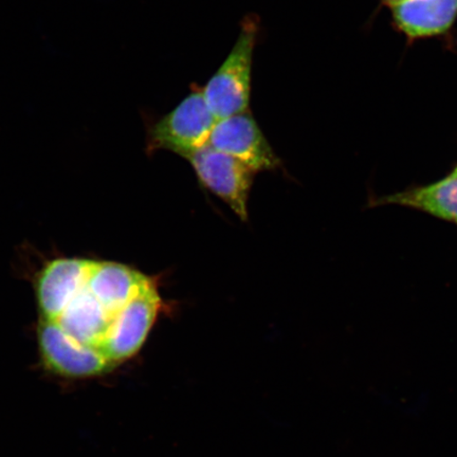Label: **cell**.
I'll return each instance as SVG.
<instances>
[{
  "label": "cell",
  "mask_w": 457,
  "mask_h": 457,
  "mask_svg": "<svg viewBox=\"0 0 457 457\" xmlns=\"http://www.w3.org/2000/svg\"><path fill=\"white\" fill-rule=\"evenodd\" d=\"M386 4L388 5V7H393L394 4H396L400 2H403V0H382Z\"/></svg>",
  "instance_id": "cell-12"
},
{
  "label": "cell",
  "mask_w": 457,
  "mask_h": 457,
  "mask_svg": "<svg viewBox=\"0 0 457 457\" xmlns=\"http://www.w3.org/2000/svg\"><path fill=\"white\" fill-rule=\"evenodd\" d=\"M112 318L90 293L86 284L57 319V323L82 345L98 347L104 340Z\"/></svg>",
  "instance_id": "cell-10"
},
{
  "label": "cell",
  "mask_w": 457,
  "mask_h": 457,
  "mask_svg": "<svg viewBox=\"0 0 457 457\" xmlns=\"http://www.w3.org/2000/svg\"><path fill=\"white\" fill-rule=\"evenodd\" d=\"M150 281L145 274L119 262L91 261L86 287L113 319Z\"/></svg>",
  "instance_id": "cell-8"
},
{
  "label": "cell",
  "mask_w": 457,
  "mask_h": 457,
  "mask_svg": "<svg viewBox=\"0 0 457 457\" xmlns=\"http://www.w3.org/2000/svg\"><path fill=\"white\" fill-rule=\"evenodd\" d=\"M37 342L45 369L62 378H93L113 368L98 347L74 340L55 321L41 319Z\"/></svg>",
  "instance_id": "cell-4"
},
{
  "label": "cell",
  "mask_w": 457,
  "mask_h": 457,
  "mask_svg": "<svg viewBox=\"0 0 457 457\" xmlns=\"http://www.w3.org/2000/svg\"><path fill=\"white\" fill-rule=\"evenodd\" d=\"M394 22L410 38L441 36L453 26L457 0H403L391 7Z\"/></svg>",
  "instance_id": "cell-9"
},
{
  "label": "cell",
  "mask_w": 457,
  "mask_h": 457,
  "mask_svg": "<svg viewBox=\"0 0 457 457\" xmlns=\"http://www.w3.org/2000/svg\"><path fill=\"white\" fill-rule=\"evenodd\" d=\"M216 122L203 90H194L148 129V147L151 151L167 150L187 158L209 145Z\"/></svg>",
  "instance_id": "cell-2"
},
{
  "label": "cell",
  "mask_w": 457,
  "mask_h": 457,
  "mask_svg": "<svg viewBox=\"0 0 457 457\" xmlns=\"http://www.w3.org/2000/svg\"><path fill=\"white\" fill-rule=\"evenodd\" d=\"M386 202L420 209L457 224V169L436 184L396 194Z\"/></svg>",
  "instance_id": "cell-11"
},
{
  "label": "cell",
  "mask_w": 457,
  "mask_h": 457,
  "mask_svg": "<svg viewBox=\"0 0 457 457\" xmlns=\"http://www.w3.org/2000/svg\"><path fill=\"white\" fill-rule=\"evenodd\" d=\"M209 145L255 171L278 168L279 159L248 112L219 120Z\"/></svg>",
  "instance_id": "cell-6"
},
{
  "label": "cell",
  "mask_w": 457,
  "mask_h": 457,
  "mask_svg": "<svg viewBox=\"0 0 457 457\" xmlns=\"http://www.w3.org/2000/svg\"><path fill=\"white\" fill-rule=\"evenodd\" d=\"M259 33V17L245 16L230 54L203 88L204 98L217 121L248 112L253 54Z\"/></svg>",
  "instance_id": "cell-1"
},
{
  "label": "cell",
  "mask_w": 457,
  "mask_h": 457,
  "mask_svg": "<svg viewBox=\"0 0 457 457\" xmlns=\"http://www.w3.org/2000/svg\"><path fill=\"white\" fill-rule=\"evenodd\" d=\"M162 308V296L155 282L143 286L138 295L113 317L99 350L116 367L141 350Z\"/></svg>",
  "instance_id": "cell-3"
},
{
  "label": "cell",
  "mask_w": 457,
  "mask_h": 457,
  "mask_svg": "<svg viewBox=\"0 0 457 457\" xmlns=\"http://www.w3.org/2000/svg\"><path fill=\"white\" fill-rule=\"evenodd\" d=\"M91 261L57 259L46 265L37 282L42 319L57 321L74 296L84 287Z\"/></svg>",
  "instance_id": "cell-7"
},
{
  "label": "cell",
  "mask_w": 457,
  "mask_h": 457,
  "mask_svg": "<svg viewBox=\"0 0 457 457\" xmlns=\"http://www.w3.org/2000/svg\"><path fill=\"white\" fill-rule=\"evenodd\" d=\"M202 185L219 196L243 221L248 220V199L255 170L210 145L187 158Z\"/></svg>",
  "instance_id": "cell-5"
}]
</instances>
